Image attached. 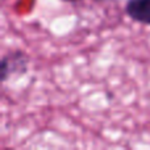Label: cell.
<instances>
[{
	"mask_svg": "<svg viewBox=\"0 0 150 150\" xmlns=\"http://www.w3.org/2000/svg\"><path fill=\"white\" fill-rule=\"evenodd\" d=\"M29 57L23 50H11L1 57L0 62V80L5 83L12 75H23L28 70Z\"/></svg>",
	"mask_w": 150,
	"mask_h": 150,
	"instance_id": "cell-1",
	"label": "cell"
},
{
	"mask_svg": "<svg viewBox=\"0 0 150 150\" xmlns=\"http://www.w3.org/2000/svg\"><path fill=\"white\" fill-rule=\"evenodd\" d=\"M124 12L134 23L150 25V0H127Z\"/></svg>",
	"mask_w": 150,
	"mask_h": 150,
	"instance_id": "cell-2",
	"label": "cell"
},
{
	"mask_svg": "<svg viewBox=\"0 0 150 150\" xmlns=\"http://www.w3.org/2000/svg\"><path fill=\"white\" fill-rule=\"evenodd\" d=\"M63 1H79V0H63Z\"/></svg>",
	"mask_w": 150,
	"mask_h": 150,
	"instance_id": "cell-3",
	"label": "cell"
},
{
	"mask_svg": "<svg viewBox=\"0 0 150 150\" xmlns=\"http://www.w3.org/2000/svg\"><path fill=\"white\" fill-rule=\"evenodd\" d=\"M3 1H7V0H3Z\"/></svg>",
	"mask_w": 150,
	"mask_h": 150,
	"instance_id": "cell-4",
	"label": "cell"
}]
</instances>
